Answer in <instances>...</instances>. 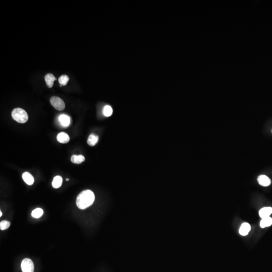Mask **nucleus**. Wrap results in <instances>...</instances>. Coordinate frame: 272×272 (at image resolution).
I'll list each match as a JSON object with an SVG mask.
<instances>
[{
	"label": "nucleus",
	"mask_w": 272,
	"mask_h": 272,
	"mask_svg": "<svg viewBox=\"0 0 272 272\" xmlns=\"http://www.w3.org/2000/svg\"><path fill=\"white\" fill-rule=\"evenodd\" d=\"M63 183V179L60 176H56L54 178L52 182V186L54 188H60Z\"/></svg>",
	"instance_id": "12"
},
{
	"label": "nucleus",
	"mask_w": 272,
	"mask_h": 272,
	"mask_svg": "<svg viewBox=\"0 0 272 272\" xmlns=\"http://www.w3.org/2000/svg\"><path fill=\"white\" fill-rule=\"evenodd\" d=\"M99 140V137L98 136L94 134H91L88 139L87 143L89 146H94L97 143Z\"/></svg>",
	"instance_id": "14"
},
{
	"label": "nucleus",
	"mask_w": 272,
	"mask_h": 272,
	"mask_svg": "<svg viewBox=\"0 0 272 272\" xmlns=\"http://www.w3.org/2000/svg\"><path fill=\"white\" fill-rule=\"evenodd\" d=\"M69 80V77L66 75H63L59 78V82L60 84V86H66Z\"/></svg>",
	"instance_id": "18"
},
{
	"label": "nucleus",
	"mask_w": 272,
	"mask_h": 272,
	"mask_svg": "<svg viewBox=\"0 0 272 272\" xmlns=\"http://www.w3.org/2000/svg\"><path fill=\"white\" fill-rule=\"evenodd\" d=\"M44 211L41 208H36L32 212V216L35 218H39L42 216Z\"/></svg>",
	"instance_id": "17"
},
{
	"label": "nucleus",
	"mask_w": 272,
	"mask_h": 272,
	"mask_svg": "<svg viewBox=\"0 0 272 272\" xmlns=\"http://www.w3.org/2000/svg\"></svg>",
	"instance_id": "22"
},
{
	"label": "nucleus",
	"mask_w": 272,
	"mask_h": 272,
	"mask_svg": "<svg viewBox=\"0 0 272 272\" xmlns=\"http://www.w3.org/2000/svg\"><path fill=\"white\" fill-rule=\"evenodd\" d=\"M71 161L76 164H81L85 160L84 156L83 155H73L71 157Z\"/></svg>",
	"instance_id": "15"
},
{
	"label": "nucleus",
	"mask_w": 272,
	"mask_h": 272,
	"mask_svg": "<svg viewBox=\"0 0 272 272\" xmlns=\"http://www.w3.org/2000/svg\"><path fill=\"white\" fill-rule=\"evenodd\" d=\"M259 184L263 186H268L271 185V181L268 176L265 175H261L257 178Z\"/></svg>",
	"instance_id": "5"
},
{
	"label": "nucleus",
	"mask_w": 272,
	"mask_h": 272,
	"mask_svg": "<svg viewBox=\"0 0 272 272\" xmlns=\"http://www.w3.org/2000/svg\"><path fill=\"white\" fill-rule=\"evenodd\" d=\"M21 269L23 272H34V266L31 260L24 259L21 263Z\"/></svg>",
	"instance_id": "4"
},
{
	"label": "nucleus",
	"mask_w": 272,
	"mask_h": 272,
	"mask_svg": "<svg viewBox=\"0 0 272 272\" xmlns=\"http://www.w3.org/2000/svg\"><path fill=\"white\" fill-rule=\"evenodd\" d=\"M22 179L25 182L29 185H33L34 182V179L33 176L28 172H25L23 173Z\"/></svg>",
	"instance_id": "6"
},
{
	"label": "nucleus",
	"mask_w": 272,
	"mask_h": 272,
	"mask_svg": "<svg viewBox=\"0 0 272 272\" xmlns=\"http://www.w3.org/2000/svg\"><path fill=\"white\" fill-rule=\"evenodd\" d=\"M59 121L62 126L67 127L70 123V118L66 114H61L59 116Z\"/></svg>",
	"instance_id": "9"
},
{
	"label": "nucleus",
	"mask_w": 272,
	"mask_h": 272,
	"mask_svg": "<svg viewBox=\"0 0 272 272\" xmlns=\"http://www.w3.org/2000/svg\"><path fill=\"white\" fill-rule=\"evenodd\" d=\"M113 108L110 105H105L103 109V113L104 116L107 117H109L113 114Z\"/></svg>",
	"instance_id": "16"
},
{
	"label": "nucleus",
	"mask_w": 272,
	"mask_h": 272,
	"mask_svg": "<svg viewBox=\"0 0 272 272\" xmlns=\"http://www.w3.org/2000/svg\"><path fill=\"white\" fill-rule=\"evenodd\" d=\"M50 102L52 106L59 111H62L65 109V102L59 97L53 96L50 99Z\"/></svg>",
	"instance_id": "3"
},
{
	"label": "nucleus",
	"mask_w": 272,
	"mask_h": 272,
	"mask_svg": "<svg viewBox=\"0 0 272 272\" xmlns=\"http://www.w3.org/2000/svg\"><path fill=\"white\" fill-rule=\"evenodd\" d=\"M66 181H69V179H66Z\"/></svg>",
	"instance_id": "21"
},
{
	"label": "nucleus",
	"mask_w": 272,
	"mask_h": 272,
	"mask_svg": "<svg viewBox=\"0 0 272 272\" xmlns=\"http://www.w3.org/2000/svg\"><path fill=\"white\" fill-rule=\"evenodd\" d=\"M57 141L61 143L65 144L69 142L70 137L68 134L64 132L59 133L57 136Z\"/></svg>",
	"instance_id": "10"
},
{
	"label": "nucleus",
	"mask_w": 272,
	"mask_h": 272,
	"mask_svg": "<svg viewBox=\"0 0 272 272\" xmlns=\"http://www.w3.org/2000/svg\"><path fill=\"white\" fill-rule=\"evenodd\" d=\"M251 229V227L248 223H244L239 229V233L242 236H245L248 234Z\"/></svg>",
	"instance_id": "7"
},
{
	"label": "nucleus",
	"mask_w": 272,
	"mask_h": 272,
	"mask_svg": "<svg viewBox=\"0 0 272 272\" xmlns=\"http://www.w3.org/2000/svg\"><path fill=\"white\" fill-rule=\"evenodd\" d=\"M272 218L270 217H268L266 218H262V220L261 221L260 226L261 228H265V227H269L272 225Z\"/></svg>",
	"instance_id": "13"
},
{
	"label": "nucleus",
	"mask_w": 272,
	"mask_h": 272,
	"mask_svg": "<svg viewBox=\"0 0 272 272\" xmlns=\"http://www.w3.org/2000/svg\"><path fill=\"white\" fill-rule=\"evenodd\" d=\"M12 117L19 123H25L28 120V116L26 111L21 108H16L13 110L12 112Z\"/></svg>",
	"instance_id": "2"
},
{
	"label": "nucleus",
	"mask_w": 272,
	"mask_h": 272,
	"mask_svg": "<svg viewBox=\"0 0 272 272\" xmlns=\"http://www.w3.org/2000/svg\"><path fill=\"white\" fill-rule=\"evenodd\" d=\"M46 84L48 88L52 87L54 85V82L56 80V77L53 75V74H48L45 76L44 77Z\"/></svg>",
	"instance_id": "11"
},
{
	"label": "nucleus",
	"mask_w": 272,
	"mask_h": 272,
	"mask_svg": "<svg viewBox=\"0 0 272 272\" xmlns=\"http://www.w3.org/2000/svg\"><path fill=\"white\" fill-rule=\"evenodd\" d=\"M2 215H3V214H2V212H0V216L1 217L2 216Z\"/></svg>",
	"instance_id": "20"
},
{
	"label": "nucleus",
	"mask_w": 272,
	"mask_h": 272,
	"mask_svg": "<svg viewBox=\"0 0 272 272\" xmlns=\"http://www.w3.org/2000/svg\"><path fill=\"white\" fill-rule=\"evenodd\" d=\"M95 200V195L92 191L87 189L82 192L76 200V204L79 209H86L90 206Z\"/></svg>",
	"instance_id": "1"
},
{
	"label": "nucleus",
	"mask_w": 272,
	"mask_h": 272,
	"mask_svg": "<svg viewBox=\"0 0 272 272\" xmlns=\"http://www.w3.org/2000/svg\"><path fill=\"white\" fill-rule=\"evenodd\" d=\"M10 226V223L8 221H2L0 223V229L1 230H6Z\"/></svg>",
	"instance_id": "19"
},
{
	"label": "nucleus",
	"mask_w": 272,
	"mask_h": 272,
	"mask_svg": "<svg viewBox=\"0 0 272 272\" xmlns=\"http://www.w3.org/2000/svg\"><path fill=\"white\" fill-rule=\"evenodd\" d=\"M272 214V207H265L261 209L259 211V215L261 218H264L270 217Z\"/></svg>",
	"instance_id": "8"
}]
</instances>
